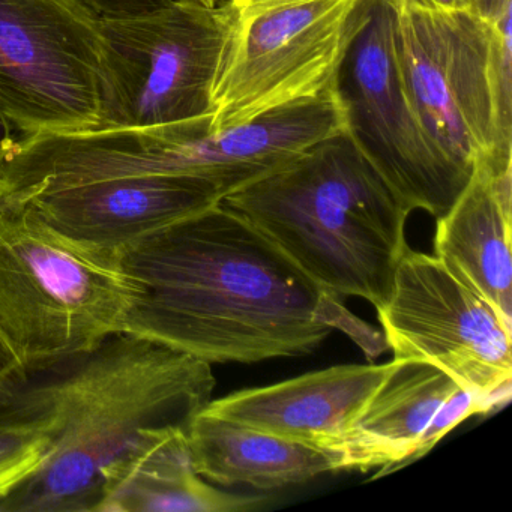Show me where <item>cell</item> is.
Wrapping results in <instances>:
<instances>
[{"label": "cell", "mask_w": 512, "mask_h": 512, "mask_svg": "<svg viewBox=\"0 0 512 512\" xmlns=\"http://www.w3.org/2000/svg\"><path fill=\"white\" fill-rule=\"evenodd\" d=\"M100 19L146 16L169 7L173 0H74Z\"/></svg>", "instance_id": "cell-19"}, {"label": "cell", "mask_w": 512, "mask_h": 512, "mask_svg": "<svg viewBox=\"0 0 512 512\" xmlns=\"http://www.w3.org/2000/svg\"><path fill=\"white\" fill-rule=\"evenodd\" d=\"M263 500L206 484L191 463L187 433L175 431L134 461L103 512H244L259 508Z\"/></svg>", "instance_id": "cell-16"}, {"label": "cell", "mask_w": 512, "mask_h": 512, "mask_svg": "<svg viewBox=\"0 0 512 512\" xmlns=\"http://www.w3.org/2000/svg\"><path fill=\"white\" fill-rule=\"evenodd\" d=\"M382 365H337L211 400L208 412L328 452L385 379Z\"/></svg>", "instance_id": "cell-13"}, {"label": "cell", "mask_w": 512, "mask_h": 512, "mask_svg": "<svg viewBox=\"0 0 512 512\" xmlns=\"http://www.w3.org/2000/svg\"><path fill=\"white\" fill-rule=\"evenodd\" d=\"M187 4L200 5V7L215 8L220 4L221 0H181Z\"/></svg>", "instance_id": "cell-25"}, {"label": "cell", "mask_w": 512, "mask_h": 512, "mask_svg": "<svg viewBox=\"0 0 512 512\" xmlns=\"http://www.w3.org/2000/svg\"><path fill=\"white\" fill-rule=\"evenodd\" d=\"M395 11L400 10V8L404 7H416V8H425V10H433L430 2L428 0H386Z\"/></svg>", "instance_id": "cell-24"}, {"label": "cell", "mask_w": 512, "mask_h": 512, "mask_svg": "<svg viewBox=\"0 0 512 512\" xmlns=\"http://www.w3.org/2000/svg\"><path fill=\"white\" fill-rule=\"evenodd\" d=\"M370 0H221L224 43L212 130L302 101L334 97L341 59Z\"/></svg>", "instance_id": "cell-5"}, {"label": "cell", "mask_w": 512, "mask_h": 512, "mask_svg": "<svg viewBox=\"0 0 512 512\" xmlns=\"http://www.w3.org/2000/svg\"><path fill=\"white\" fill-rule=\"evenodd\" d=\"M17 140H19V137L16 136L4 115L0 113V166H2V161L5 160L8 152L16 145Z\"/></svg>", "instance_id": "cell-22"}, {"label": "cell", "mask_w": 512, "mask_h": 512, "mask_svg": "<svg viewBox=\"0 0 512 512\" xmlns=\"http://www.w3.org/2000/svg\"><path fill=\"white\" fill-rule=\"evenodd\" d=\"M49 446L40 424L0 413V499L40 469Z\"/></svg>", "instance_id": "cell-17"}, {"label": "cell", "mask_w": 512, "mask_h": 512, "mask_svg": "<svg viewBox=\"0 0 512 512\" xmlns=\"http://www.w3.org/2000/svg\"><path fill=\"white\" fill-rule=\"evenodd\" d=\"M395 10L370 0L368 16L350 41L334 83L344 133L410 212L439 218L472 175L433 142L407 103L394 53Z\"/></svg>", "instance_id": "cell-7"}, {"label": "cell", "mask_w": 512, "mask_h": 512, "mask_svg": "<svg viewBox=\"0 0 512 512\" xmlns=\"http://www.w3.org/2000/svg\"><path fill=\"white\" fill-rule=\"evenodd\" d=\"M512 10L490 23L491 103L497 151L503 163H512Z\"/></svg>", "instance_id": "cell-18"}, {"label": "cell", "mask_w": 512, "mask_h": 512, "mask_svg": "<svg viewBox=\"0 0 512 512\" xmlns=\"http://www.w3.org/2000/svg\"><path fill=\"white\" fill-rule=\"evenodd\" d=\"M512 173L478 164L446 214L436 218L434 254L512 328Z\"/></svg>", "instance_id": "cell-14"}, {"label": "cell", "mask_w": 512, "mask_h": 512, "mask_svg": "<svg viewBox=\"0 0 512 512\" xmlns=\"http://www.w3.org/2000/svg\"><path fill=\"white\" fill-rule=\"evenodd\" d=\"M377 319L394 361L433 365L491 409L511 397L512 328L436 257L407 248Z\"/></svg>", "instance_id": "cell-10"}, {"label": "cell", "mask_w": 512, "mask_h": 512, "mask_svg": "<svg viewBox=\"0 0 512 512\" xmlns=\"http://www.w3.org/2000/svg\"><path fill=\"white\" fill-rule=\"evenodd\" d=\"M118 259L131 287L124 332L208 364L308 355L334 329L370 361L388 350L383 332L223 202L140 239Z\"/></svg>", "instance_id": "cell-1"}, {"label": "cell", "mask_w": 512, "mask_h": 512, "mask_svg": "<svg viewBox=\"0 0 512 512\" xmlns=\"http://www.w3.org/2000/svg\"><path fill=\"white\" fill-rule=\"evenodd\" d=\"M23 370L25 367H23L19 355L14 352L7 338L0 332V382L22 373Z\"/></svg>", "instance_id": "cell-21"}, {"label": "cell", "mask_w": 512, "mask_h": 512, "mask_svg": "<svg viewBox=\"0 0 512 512\" xmlns=\"http://www.w3.org/2000/svg\"><path fill=\"white\" fill-rule=\"evenodd\" d=\"M98 31L104 83L97 131L164 127L212 116L224 43L218 5L173 0L146 16L100 19Z\"/></svg>", "instance_id": "cell-6"}, {"label": "cell", "mask_w": 512, "mask_h": 512, "mask_svg": "<svg viewBox=\"0 0 512 512\" xmlns=\"http://www.w3.org/2000/svg\"><path fill=\"white\" fill-rule=\"evenodd\" d=\"M130 305L118 257L71 241L23 203H0V332L25 370L124 332Z\"/></svg>", "instance_id": "cell-4"}, {"label": "cell", "mask_w": 512, "mask_h": 512, "mask_svg": "<svg viewBox=\"0 0 512 512\" xmlns=\"http://www.w3.org/2000/svg\"><path fill=\"white\" fill-rule=\"evenodd\" d=\"M470 13L487 23H494L508 10H512V0H469Z\"/></svg>", "instance_id": "cell-20"}, {"label": "cell", "mask_w": 512, "mask_h": 512, "mask_svg": "<svg viewBox=\"0 0 512 512\" xmlns=\"http://www.w3.org/2000/svg\"><path fill=\"white\" fill-rule=\"evenodd\" d=\"M103 83L94 14L74 0H0V113L19 140L97 130Z\"/></svg>", "instance_id": "cell-8"}, {"label": "cell", "mask_w": 512, "mask_h": 512, "mask_svg": "<svg viewBox=\"0 0 512 512\" xmlns=\"http://www.w3.org/2000/svg\"><path fill=\"white\" fill-rule=\"evenodd\" d=\"M214 389L208 362L127 332L0 382V413L37 422L50 443L0 512H103L134 461L187 433Z\"/></svg>", "instance_id": "cell-2"}, {"label": "cell", "mask_w": 512, "mask_h": 512, "mask_svg": "<svg viewBox=\"0 0 512 512\" xmlns=\"http://www.w3.org/2000/svg\"><path fill=\"white\" fill-rule=\"evenodd\" d=\"M437 11H470L469 0H428Z\"/></svg>", "instance_id": "cell-23"}, {"label": "cell", "mask_w": 512, "mask_h": 512, "mask_svg": "<svg viewBox=\"0 0 512 512\" xmlns=\"http://www.w3.org/2000/svg\"><path fill=\"white\" fill-rule=\"evenodd\" d=\"M194 470L215 484L278 490L334 472L323 449L238 424L205 409L187 430Z\"/></svg>", "instance_id": "cell-15"}, {"label": "cell", "mask_w": 512, "mask_h": 512, "mask_svg": "<svg viewBox=\"0 0 512 512\" xmlns=\"http://www.w3.org/2000/svg\"><path fill=\"white\" fill-rule=\"evenodd\" d=\"M490 404L433 365L391 361L347 433L329 449L334 472H392L430 452L449 431Z\"/></svg>", "instance_id": "cell-11"}, {"label": "cell", "mask_w": 512, "mask_h": 512, "mask_svg": "<svg viewBox=\"0 0 512 512\" xmlns=\"http://www.w3.org/2000/svg\"><path fill=\"white\" fill-rule=\"evenodd\" d=\"M224 197L220 185L199 176L136 175L47 188L13 202L28 206L71 241L118 257L140 239Z\"/></svg>", "instance_id": "cell-12"}, {"label": "cell", "mask_w": 512, "mask_h": 512, "mask_svg": "<svg viewBox=\"0 0 512 512\" xmlns=\"http://www.w3.org/2000/svg\"><path fill=\"white\" fill-rule=\"evenodd\" d=\"M223 203L338 298L388 301L410 211L344 130Z\"/></svg>", "instance_id": "cell-3"}, {"label": "cell", "mask_w": 512, "mask_h": 512, "mask_svg": "<svg viewBox=\"0 0 512 512\" xmlns=\"http://www.w3.org/2000/svg\"><path fill=\"white\" fill-rule=\"evenodd\" d=\"M394 53L407 103L443 154L472 175L512 173L497 151L491 103L490 23L470 11H395Z\"/></svg>", "instance_id": "cell-9"}]
</instances>
